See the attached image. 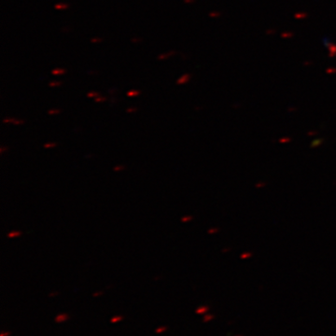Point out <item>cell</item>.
Instances as JSON below:
<instances>
[{
    "label": "cell",
    "mask_w": 336,
    "mask_h": 336,
    "mask_svg": "<svg viewBox=\"0 0 336 336\" xmlns=\"http://www.w3.org/2000/svg\"><path fill=\"white\" fill-rule=\"evenodd\" d=\"M68 318V316L65 315V314H60L56 316L55 318V321L56 322H63V321H65L66 319Z\"/></svg>",
    "instance_id": "obj_1"
},
{
    "label": "cell",
    "mask_w": 336,
    "mask_h": 336,
    "mask_svg": "<svg viewBox=\"0 0 336 336\" xmlns=\"http://www.w3.org/2000/svg\"><path fill=\"white\" fill-rule=\"evenodd\" d=\"M20 235H21V232L13 231V232H11L8 236H9L10 238H12V237H18V236H20Z\"/></svg>",
    "instance_id": "obj_2"
},
{
    "label": "cell",
    "mask_w": 336,
    "mask_h": 336,
    "mask_svg": "<svg viewBox=\"0 0 336 336\" xmlns=\"http://www.w3.org/2000/svg\"><path fill=\"white\" fill-rule=\"evenodd\" d=\"M55 8L56 9H60V10H62V9H66L67 8V5H64V4H58V5H56L55 6Z\"/></svg>",
    "instance_id": "obj_3"
},
{
    "label": "cell",
    "mask_w": 336,
    "mask_h": 336,
    "mask_svg": "<svg viewBox=\"0 0 336 336\" xmlns=\"http://www.w3.org/2000/svg\"><path fill=\"white\" fill-rule=\"evenodd\" d=\"M122 319V316H115V317H113V318H111V322L115 323V322L121 321Z\"/></svg>",
    "instance_id": "obj_4"
},
{
    "label": "cell",
    "mask_w": 336,
    "mask_h": 336,
    "mask_svg": "<svg viewBox=\"0 0 336 336\" xmlns=\"http://www.w3.org/2000/svg\"><path fill=\"white\" fill-rule=\"evenodd\" d=\"M52 73H53L54 75H56V74H63V73H64V69H56V70H53Z\"/></svg>",
    "instance_id": "obj_5"
},
{
    "label": "cell",
    "mask_w": 336,
    "mask_h": 336,
    "mask_svg": "<svg viewBox=\"0 0 336 336\" xmlns=\"http://www.w3.org/2000/svg\"><path fill=\"white\" fill-rule=\"evenodd\" d=\"M165 329H166V328H164V327H161V328H159V329H156V332H157V333L162 332V331H164V330H165Z\"/></svg>",
    "instance_id": "obj_6"
},
{
    "label": "cell",
    "mask_w": 336,
    "mask_h": 336,
    "mask_svg": "<svg viewBox=\"0 0 336 336\" xmlns=\"http://www.w3.org/2000/svg\"><path fill=\"white\" fill-rule=\"evenodd\" d=\"M138 94H139V92H129V93H128V95H129V96H131V95H135H135H137Z\"/></svg>",
    "instance_id": "obj_7"
},
{
    "label": "cell",
    "mask_w": 336,
    "mask_h": 336,
    "mask_svg": "<svg viewBox=\"0 0 336 336\" xmlns=\"http://www.w3.org/2000/svg\"><path fill=\"white\" fill-rule=\"evenodd\" d=\"M49 113L50 114H57V113H60V110H58V109L57 110H50Z\"/></svg>",
    "instance_id": "obj_8"
},
{
    "label": "cell",
    "mask_w": 336,
    "mask_h": 336,
    "mask_svg": "<svg viewBox=\"0 0 336 336\" xmlns=\"http://www.w3.org/2000/svg\"><path fill=\"white\" fill-rule=\"evenodd\" d=\"M54 146H55V144L52 143V144H46L44 147H45V148H51V147H54Z\"/></svg>",
    "instance_id": "obj_9"
},
{
    "label": "cell",
    "mask_w": 336,
    "mask_h": 336,
    "mask_svg": "<svg viewBox=\"0 0 336 336\" xmlns=\"http://www.w3.org/2000/svg\"><path fill=\"white\" fill-rule=\"evenodd\" d=\"M96 95H97L96 93H90V94H88V96H90V97H92V96H96Z\"/></svg>",
    "instance_id": "obj_10"
},
{
    "label": "cell",
    "mask_w": 336,
    "mask_h": 336,
    "mask_svg": "<svg viewBox=\"0 0 336 336\" xmlns=\"http://www.w3.org/2000/svg\"><path fill=\"white\" fill-rule=\"evenodd\" d=\"M123 169V167L122 166H119V167H116L115 168V171H118V170H122Z\"/></svg>",
    "instance_id": "obj_11"
},
{
    "label": "cell",
    "mask_w": 336,
    "mask_h": 336,
    "mask_svg": "<svg viewBox=\"0 0 336 336\" xmlns=\"http://www.w3.org/2000/svg\"><path fill=\"white\" fill-rule=\"evenodd\" d=\"M50 85H51V86H56V85H60V83H59V82H57V83H51Z\"/></svg>",
    "instance_id": "obj_12"
},
{
    "label": "cell",
    "mask_w": 336,
    "mask_h": 336,
    "mask_svg": "<svg viewBox=\"0 0 336 336\" xmlns=\"http://www.w3.org/2000/svg\"><path fill=\"white\" fill-rule=\"evenodd\" d=\"M105 100V98H96V101L97 102H100V101H104Z\"/></svg>",
    "instance_id": "obj_13"
},
{
    "label": "cell",
    "mask_w": 336,
    "mask_h": 336,
    "mask_svg": "<svg viewBox=\"0 0 336 336\" xmlns=\"http://www.w3.org/2000/svg\"><path fill=\"white\" fill-rule=\"evenodd\" d=\"M190 219H191V218H183V219H182V220H183V221H185V220H189Z\"/></svg>",
    "instance_id": "obj_14"
},
{
    "label": "cell",
    "mask_w": 336,
    "mask_h": 336,
    "mask_svg": "<svg viewBox=\"0 0 336 336\" xmlns=\"http://www.w3.org/2000/svg\"><path fill=\"white\" fill-rule=\"evenodd\" d=\"M6 335H9V332H7V333H2V334H1V336H6Z\"/></svg>",
    "instance_id": "obj_15"
},
{
    "label": "cell",
    "mask_w": 336,
    "mask_h": 336,
    "mask_svg": "<svg viewBox=\"0 0 336 336\" xmlns=\"http://www.w3.org/2000/svg\"><path fill=\"white\" fill-rule=\"evenodd\" d=\"M4 150H6V148H1V151H4Z\"/></svg>",
    "instance_id": "obj_16"
}]
</instances>
